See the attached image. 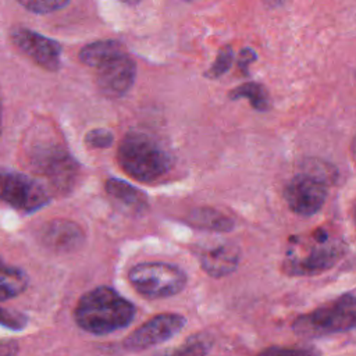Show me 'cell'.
<instances>
[{"label": "cell", "instance_id": "obj_24", "mask_svg": "<svg viewBox=\"0 0 356 356\" xmlns=\"http://www.w3.org/2000/svg\"><path fill=\"white\" fill-rule=\"evenodd\" d=\"M320 353L314 348H282L271 346L260 352L257 356H318Z\"/></svg>", "mask_w": 356, "mask_h": 356}, {"label": "cell", "instance_id": "obj_11", "mask_svg": "<svg viewBox=\"0 0 356 356\" xmlns=\"http://www.w3.org/2000/svg\"><path fill=\"white\" fill-rule=\"evenodd\" d=\"M136 78V64L122 53L97 68V88L106 97L117 99L124 96L134 85Z\"/></svg>", "mask_w": 356, "mask_h": 356}, {"label": "cell", "instance_id": "obj_15", "mask_svg": "<svg viewBox=\"0 0 356 356\" xmlns=\"http://www.w3.org/2000/svg\"><path fill=\"white\" fill-rule=\"evenodd\" d=\"M106 191L110 196H113L114 199H117L118 202L128 207H132L139 211L147 207L146 195L122 179L108 178L106 181Z\"/></svg>", "mask_w": 356, "mask_h": 356}, {"label": "cell", "instance_id": "obj_8", "mask_svg": "<svg viewBox=\"0 0 356 356\" xmlns=\"http://www.w3.org/2000/svg\"><path fill=\"white\" fill-rule=\"evenodd\" d=\"M186 320L181 314L175 313H163L152 317L145 324H142L139 328H136L131 335H128L122 346L124 349L129 352H138L147 349L153 345L161 343L172 338L175 334H178Z\"/></svg>", "mask_w": 356, "mask_h": 356}, {"label": "cell", "instance_id": "obj_22", "mask_svg": "<svg viewBox=\"0 0 356 356\" xmlns=\"http://www.w3.org/2000/svg\"><path fill=\"white\" fill-rule=\"evenodd\" d=\"M113 142H114L113 134L104 128L92 129L85 135V143L90 149H106V147H110Z\"/></svg>", "mask_w": 356, "mask_h": 356}, {"label": "cell", "instance_id": "obj_28", "mask_svg": "<svg viewBox=\"0 0 356 356\" xmlns=\"http://www.w3.org/2000/svg\"><path fill=\"white\" fill-rule=\"evenodd\" d=\"M125 3H128V4H136V3H139L140 0H124Z\"/></svg>", "mask_w": 356, "mask_h": 356}, {"label": "cell", "instance_id": "obj_6", "mask_svg": "<svg viewBox=\"0 0 356 356\" xmlns=\"http://www.w3.org/2000/svg\"><path fill=\"white\" fill-rule=\"evenodd\" d=\"M0 199L18 211L32 213L50 202V193L38 179L26 174L1 171Z\"/></svg>", "mask_w": 356, "mask_h": 356}, {"label": "cell", "instance_id": "obj_2", "mask_svg": "<svg viewBox=\"0 0 356 356\" xmlns=\"http://www.w3.org/2000/svg\"><path fill=\"white\" fill-rule=\"evenodd\" d=\"M117 160L120 167L139 182H156L172 167L171 154L161 143L142 131H129L120 142Z\"/></svg>", "mask_w": 356, "mask_h": 356}, {"label": "cell", "instance_id": "obj_25", "mask_svg": "<svg viewBox=\"0 0 356 356\" xmlns=\"http://www.w3.org/2000/svg\"><path fill=\"white\" fill-rule=\"evenodd\" d=\"M18 349L19 346L15 341H0V356H17Z\"/></svg>", "mask_w": 356, "mask_h": 356}, {"label": "cell", "instance_id": "obj_13", "mask_svg": "<svg viewBox=\"0 0 356 356\" xmlns=\"http://www.w3.org/2000/svg\"><path fill=\"white\" fill-rule=\"evenodd\" d=\"M202 268L211 277L220 278L231 274L239 263V248L229 242H221L204 248L199 254Z\"/></svg>", "mask_w": 356, "mask_h": 356}, {"label": "cell", "instance_id": "obj_16", "mask_svg": "<svg viewBox=\"0 0 356 356\" xmlns=\"http://www.w3.org/2000/svg\"><path fill=\"white\" fill-rule=\"evenodd\" d=\"M28 285V275L0 257V302L18 296Z\"/></svg>", "mask_w": 356, "mask_h": 356}, {"label": "cell", "instance_id": "obj_27", "mask_svg": "<svg viewBox=\"0 0 356 356\" xmlns=\"http://www.w3.org/2000/svg\"><path fill=\"white\" fill-rule=\"evenodd\" d=\"M1 127H3V106H1V97H0V134H1Z\"/></svg>", "mask_w": 356, "mask_h": 356}, {"label": "cell", "instance_id": "obj_9", "mask_svg": "<svg viewBox=\"0 0 356 356\" xmlns=\"http://www.w3.org/2000/svg\"><path fill=\"white\" fill-rule=\"evenodd\" d=\"M284 197L295 214L312 216L324 204L327 186L325 182L316 175L300 174L289 181L284 191Z\"/></svg>", "mask_w": 356, "mask_h": 356}, {"label": "cell", "instance_id": "obj_5", "mask_svg": "<svg viewBox=\"0 0 356 356\" xmlns=\"http://www.w3.org/2000/svg\"><path fill=\"white\" fill-rule=\"evenodd\" d=\"M131 285L147 299L177 295L186 284V274L177 266L161 261H146L134 266L128 273Z\"/></svg>", "mask_w": 356, "mask_h": 356}, {"label": "cell", "instance_id": "obj_29", "mask_svg": "<svg viewBox=\"0 0 356 356\" xmlns=\"http://www.w3.org/2000/svg\"><path fill=\"white\" fill-rule=\"evenodd\" d=\"M355 225H356V209H355Z\"/></svg>", "mask_w": 356, "mask_h": 356}, {"label": "cell", "instance_id": "obj_26", "mask_svg": "<svg viewBox=\"0 0 356 356\" xmlns=\"http://www.w3.org/2000/svg\"><path fill=\"white\" fill-rule=\"evenodd\" d=\"M256 58V56H254V53L250 50V49H243L242 51H241V56H239V68H241V71L242 72H246V70H248V64H250L253 60Z\"/></svg>", "mask_w": 356, "mask_h": 356}, {"label": "cell", "instance_id": "obj_3", "mask_svg": "<svg viewBox=\"0 0 356 356\" xmlns=\"http://www.w3.org/2000/svg\"><path fill=\"white\" fill-rule=\"evenodd\" d=\"M28 160L31 167L46 177L53 189L60 193L71 191L79 172V164L58 139L35 142L28 150Z\"/></svg>", "mask_w": 356, "mask_h": 356}, {"label": "cell", "instance_id": "obj_1", "mask_svg": "<svg viewBox=\"0 0 356 356\" xmlns=\"http://www.w3.org/2000/svg\"><path fill=\"white\" fill-rule=\"evenodd\" d=\"M135 317V306L110 286L85 292L75 309V323L86 332L103 335L125 328Z\"/></svg>", "mask_w": 356, "mask_h": 356}, {"label": "cell", "instance_id": "obj_7", "mask_svg": "<svg viewBox=\"0 0 356 356\" xmlns=\"http://www.w3.org/2000/svg\"><path fill=\"white\" fill-rule=\"evenodd\" d=\"M346 246L337 239L317 236V243L302 256H288L282 263V270L288 275H317L334 267L345 254Z\"/></svg>", "mask_w": 356, "mask_h": 356}, {"label": "cell", "instance_id": "obj_14", "mask_svg": "<svg viewBox=\"0 0 356 356\" xmlns=\"http://www.w3.org/2000/svg\"><path fill=\"white\" fill-rule=\"evenodd\" d=\"M122 53H125L122 43L114 39H106L83 46L79 51V60L89 67L99 68Z\"/></svg>", "mask_w": 356, "mask_h": 356}, {"label": "cell", "instance_id": "obj_20", "mask_svg": "<svg viewBox=\"0 0 356 356\" xmlns=\"http://www.w3.org/2000/svg\"><path fill=\"white\" fill-rule=\"evenodd\" d=\"M232 60H234V53H232V49L229 46H225L222 47L217 57H216V61L213 63V65L204 72V75L207 78H218L221 76L222 74H225L228 71V68L231 67L232 64Z\"/></svg>", "mask_w": 356, "mask_h": 356}, {"label": "cell", "instance_id": "obj_19", "mask_svg": "<svg viewBox=\"0 0 356 356\" xmlns=\"http://www.w3.org/2000/svg\"><path fill=\"white\" fill-rule=\"evenodd\" d=\"M229 97L231 99L245 97L250 102V104L256 110H260V111L267 110L270 106L268 95H267L266 89L260 83H254V82H248V83H243V85L235 88L234 90L229 92Z\"/></svg>", "mask_w": 356, "mask_h": 356}, {"label": "cell", "instance_id": "obj_30", "mask_svg": "<svg viewBox=\"0 0 356 356\" xmlns=\"http://www.w3.org/2000/svg\"><path fill=\"white\" fill-rule=\"evenodd\" d=\"M186 1H191V0H186Z\"/></svg>", "mask_w": 356, "mask_h": 356}, {"label": "cell", "instance_id": "obj_12", "mask_svg": "<svg viewBox=\"0 0 356 356\" xmlns=\"http://www.w3.org/2000/svg\"><path fill=\"white\" fill-rule=\"evenodd\" d=\"M40 241L50 250L58 253H68L82 246L83 232L76 222L56 218L42 227Z\"/></svg>", "mask_w": 356, "mask_h": 356}, {"label": "cell", "instance_id": "obj_10", "mask_svg": "<svg viewBox=\"0 0 356 356\" xmlns=\"http://www.w3.org/2000/svg\"><path fill=\"white\" fill-rule=\"evenodd\" d=\"M13 43L31 60L47 71H57L61 65V46L54 39L46 38L29 28H14Z\"/></svg>", "mask_w": 356, "mask_h": 356}, {"label": "cell", "instance_id": "obj_4", "mask_svg": "<svg viewBox=\"0 0 356 356\" xmlns=\"http://www.w3.org/2000/svg\"><path fill=\"white\" fill-rule=\"evenodd\" d=\"M356 327V296L345 293L306 314L299 316L292 330L306 338L349 331Z\"/></svg>", "mask_w": 356, "mask_h": 356}, {"label": "cell", "instance_id": "obj_23", "mask_svg": "<svg viewBox=\"0 0 356 356\" xmlns=\"http://www.w3.org/2000/svg\"><path fill=\"white\" fill-rule=\"evenodd\" d=\"M28 324V318L25 314L17 310H10L0 307V325L8 328V330H22Z\"/></svg>", "mask_w": 356, "mask_h": 356}, {"label": "cell", "instance_id": "obj_21", "mask_svg": "<svg viewBox=\"0 0 356 356\" xmlns=\"http://www.w3.org/2000/svg\"><path fill=\"white\" fill-rule=\"evenodd\" d=\"M18 1L32 13L49 14L65 7V4L70 0H18Z\"/></svg>", "mask_w": 356, "mask_h": 356}, {"label": "cell", "instance_id": "obj_17", "mask_svg": "<svg viewBox=\"0 0 356 356\" xmlns=\"http://www.w3.org/2000/svg\"><path fill=\"white\" fill-rule=\"evenodd\" d=\"M188 220L193 227L217 232H227L234 227V221L229 217L210 207L195 209L189 214Z\"/></svg>", "mask_w": 356, "mask_h": 356}, {"label": "cell", "instance_id": "obj_18", "mask_svg": "<svg viewBox=\"0 0 356 356\" xmlns=\"http://www.w3.org/2000/svg\"><path fill=\"white\" fill-rule=\"evenodd\" d=\"M213 346V338L206 332H199L186 338L179 346L164 350L157 356H206Z\"/></svg>", "mask_w": 356, "mask_h": 356}]
</instances>
